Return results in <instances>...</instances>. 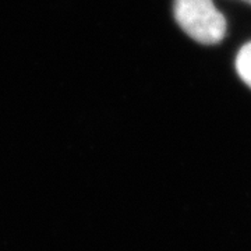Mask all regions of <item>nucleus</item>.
Masks as SVG:
<instances>
[{"label":"nucleus","instance_id":"obj_3","mask_svg":"<svg viewBox=\"0 0 251 251\" xmlns=\"http://www.w3.org/2000/svg\"><path fill=\"white\" fill-rule=\"evenodd\" d=\"M243 1H246V3H249V4H251V0H243Z\"/></svg>","mask_w":251,"mask_h":251},{"label":"nucleus","instance_id":"obj_1","mask_svg":"<svg viewBox=\"0 0 251 251\" xmlns=\"http://www.w3.org/2000/svg\"><path fill=\"white\" fill-rule=\"evenodd\" d=\"M173 14L179 27L198 44L215 45L226 35V18L212 0H175Z\"/></svg>","mask_w":251,"mask_h":251},{"label":"nucleus","instance_id":"obj_2","mask_svg":"<svg viewBox=\"0 0 251 251\" xmlns=\"http://www.w3.org/2000/svg\"><path fill=\"white\" fill-rule=\"evenodd\" d=\"M236 70L243 82L251 88V42L243 45L239 50L236 57Z\"/></svg>","mask_w":251,"mask_h":251}]
</instances>
